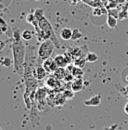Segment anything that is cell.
<instances>
[{
    "mask_svg": "<svg viewBox=\"0 0 128 130\" xmlns=\"http://www.w3.org/2000/svg\"><path fill=\"white\" fill-rule=\"evenodd\" d=\"M117 9L119 10V15L118 18L120 20H123V19H126L128 17V4H122V7H117Z\"/></svg>",
    "mask_w": 128,
    "mask_h": 130,
    "instance_id": "obj_14",
    "label": "cell"
},
{
    "mask_svg": "<svg viewBox=\"0 0 128 130\" xmlns=\"http://www.w3.org/2000/svg\"><path fill=\"white\" fill-rule=\"evenodd\" d=\"M38 22H39V27L42 29V31L44 33L45 39H46V40H47V39H50V40L55 44V46L58 48V47H59V42H58V40H57V38H56V35H55V33H54V30H53V28H52L51 23L49 22V20L46 19L45 16H43L38 20Z\"/></svg>",
    "mask_w": 128,
    "mask_h": 130,
    "instance_id": "obj_3",
    "label": "cell"
},
{
    "mask_svg": "<svg viewBox=\"0 0 128 130\" xmlns=\"http://www.w3.org/2000/svg\"><path fill=\"white\" fill-rule=\"evenodd\" d=\"M124 111H125L126 114H128V102L125 104V106H124Z\"/></svg>",
    "mask_w": 128,
    "mask_h": 130,
    "instance_id": "obj_31",
    "label": "cell"
},
{
    "mask_svg": "<svg viewBox=\"0 0 128 130\" xmlns=\"http://www.w3.org/2000/svg\"><path fill=\"white\" fill-rule=\"evenodd\" d=\"M81 1H82V0H70V2H71L72 4H78Z\"/></svg>",
    "mask_w": 128,
    "mask_h": 130,
    "instance_id": "obj_29",
    "label": "cell"
},
{
    "mask_svg": "<svg viewBox=\"0 0 128 130\" xmlns=\"http://www.w3.org/2000/svg\"><path fill=\"white\" fill-rule=\"evenodd\" d=\"M82 2H84L85 4H87L88 6H91L93 8L104 6V2L102 0H82Z\"/></svg>",
    "mask_w": 128,
    "mask_h": 130,
    "instance_id": "obj_15",
    "label": "cell"
},
{
    "mask_svg": "<svg viewBox=\"0 0 128 130\" xmlns=\"http://www.w3.org/2000/svg\"><path fill=\"white\" fill-rule=\"evenodd\" d=\"M35 18H36V17H35V15H34V12H33V13L30 12V13H28L27 16H26V21H27L29 24H31L32 22L35 20Z\"/></svg>",
    "mask_w": 128,
    "mask_h": 130,
    "instance_id": "obj_26",
    "label": "cell"
},
{
    "mask_svg": "<svg viewBox=\"0 0 128 130\" xmlns=\"http://www.w3.org/2000/svg\"><path fill=\"white\" fill-rule=\"evenodd\" d=\"M42 66L47 71V73H54L58 68V66L56 65V63L54 62V60L52 58H48L46 60H44L42 62Z\"/></svg>",
    "mask_w": 128,
    "mask_h": 130,
    "instance_id": "obj_8",
    "label": "cell"
},
{
    "mask_svg": "<svg viewBox=\"0 0 128 130\" xmlns=\"http://www.w3.org/2000/svg\"><path fill=\"white\" fill-rule=\"evenodd\" d=\"M63 95L66 99H72L75 96V92L72 89H66L63 91Z\"/></svg>",
    "mask_w": 128,
    "mask_h": 130,
    "instance_id": "obj_21",
    "label": "cell"
},
{
    "mask_svg": "<svg viewBox=\"0 0 128 130\" xmlns=\"http://www.w3.org/2000/svg\"><path fill=\"white\" fill-rule=\"evenodd\" d=\"M107 25H108L111 29L116 28V27H117V18L112 16L110 14H107Z\"/></svg>",
    "mask_w": 128,
    "mask_h": 130,
    "instance_id": "obj_17",
    "label": "cell"
},
{
    "mask_svg": "<svg viewBox=\"0 0 128 130\" xmlns=\"http://www.w3.org/2000/svg\"><path fill=\"white\" fill-rule=\"evenodd\" d=\"M34 15H35L37 20H39L41 17L44 16V10L41 9V8H38V9H36V10L34 11Z\"/></svg>",
    "mask_w": 128,
    "mask_h": 130,
    "instance_id": "obj_24",
    "label": "cell"
},
{
    "mask_svg": "<svg viewBox=\"0 0 128 130\" xmlns=\"http://www.w3.org/2000/svg\"><path fill=\"white\" fill-rule=\"evenodd\" d=\"M124 93H125V95L128 97V86L125 87V89H124Z\"/></svg>",
    "mask_w": 128,
    "mask_h": 130,
    "instance_id": "obj_32",
    "label": "cell"
},
{
    "mask_svg": "<svg viewBox=\"0 0 128 130\" xmlns=\"http://www.w3.org/2000/svg\"><path fill=\"white\" fill-rule=\"evenodd\" d=\"M66 70L70 73H72V75L74 76V78H82L84 75V71L83 69H81L79 67H76L75 65L69 64L66 67Z\"/></svg>",
    "mask_w": 128,
    "mask_h": 130,
    "instance_id": "obj_9",
    "label": "cell"
},
{
    "mask_svg": "<svg viewBox=\"0 0 128 130\" xmlns=\"http://www.w3.org/2000/svg\"><path fill=\"white\" fill-rule=\"evenodd\" d=\"M8 29H9V27H8L7 23L3 20V18L0 17V33H5Z\"/></svg>",
    "mask_w": 128,
    "mask_h": 130,
    "instance_id": "obj_22",
    "label": "cell"
},
{
    "mask_svg": "<svg viewBox=\"0 0 128 130\" xmlns=\"http://www.w3.org/2000/svg\"><path fill=\"white\" fill-rule=\"evenodd\" d=\"M126 2V0H117V3L119 4V5H122V4H124Z\"/></svg>",
    "mask_w": 128,
    "mask_h": 130,
    "instance_id": "obj_30",
    "label": "cell"
},
{
    "mask_svg": "<svg viewBox=\"0 0 128 130\" xmlns=\"http://www.w3.org/2000/svg\"><path fill=\"white\" fill-rule=\"evenodd\" d=\"M86 59H87V62L94 63L99 59V55L96 54L95 52H88L87 55H86Z\"/></svg>",
    "mask_w": 128,
    "mask_h": 130,
    "instance_id": "obj_19",
    "label": "cell"
},
{
    "mask_svg": "<svg viewBox=\"0 0 128 130\" xmlns=\"http://www.w3.org/2000/svg\"><path fill=\"white\" fill-rule=\"evenodd\" d=\"M0 130H2V128H1V127H0Z\"/></svg>",
    "mask_w": 128,
    "mask_h": 130,
    "instance_id": "obj_35",
    "label": "cell"
},
{
    "mask_svg": "<svg viewBox=\"0 0 128 130\" xmlns=\"http://www.w3.org/2000/svg\"><path fill=\"white\" fill-rule=\"evenodd\" d=\"M82 37V32L80 31L78 28H74L73 33H72V40H77Z\"/></svg>",
    "mask_w": 128,
    "mask_h": 130,
    "instance_id": "obj_23",
    "label": "cell"
},
{
    "mask_svg": "<svg viewBox=\"0 0 128 130\" xmlns=\"http://www.w3.org/2000/svg\"><path fill=\"white\" fill-rule=\"evenodd\" d=\"M72 57L73 61L79 57H83V56H86L87 53L89 52L88 48L86 45H83V46H72V47H69L66 50Z\"/></svg>",
    "mask_w": 128,
    "mask_h": 130,
    "instance_id": "obj_5",
    "label": "cell"
},
{
    "mask_svg": "<svg viewBox=\"0 0 128 130\" xmlns=\"http://www.w3.org/2000/svg\"><path fill=\"white\" fill-rule=\"evenodd\" d=\"M53 60H54V62L56 63V65H57L58 67H61V68H66V67L69 65L67 59H66L65 56H64V54L63 55H61V54L56 55V56L53 58Z\"/></svg>",
    "mask_w": 128,
    "mask_h": 130,
    "instance_id": "obj_11",
    "label": "cell"
},
{
    "mask_svg": "<svg viewBox=\"0 0 128 130\" xmlns=\"http://www.w3.org/2000/svg\"><path fill=\"white\" fill-rule=\"evenodd\" d=\"M45 85L47 88H51V89H56V88H60L62 83L60 80L55 76V75H50L48 76L45 80Z\"/></svg>",
    "mask_w": 128,
    "mask_h": 130,
    "instance_id": "obj_7",
    "label": "cell"
},
{
    "mask_svg": "<svg viewBox=\"0 0 128 130\" xmlns=\"http://www.w3.org/2000/svg\"><path fill=\"white\" fill-rule=\"evenodd\" d=\"M72 33H73V29H70V28H63L61 29L60 31V37L63 39V40H70L72 39Z\"/></svg>",
    "mask_w": 128,
    "mask_h": 130,
    "instance_id": "obj_13",
    "label": "cell"
},
{
    "mask_svg": "<svg viewBox=\"0 0 128 130\" xmlns=\"http://www.w3.org/2000/svg\"><path fill=\"white\" fill-rule=\"evenodd\" d=\"M33 76L39 81V80H43L44 78H46L47 76V71L44 69V67L42 64H37L35 65L34 69H33Z\"/></svg>",
    "mask_w": 128,
    "mask_h": 130,
    "instance_id": "obj_6",
    "label": "cell"
},
{
    "mask_svg": "<svg viewBox=\"0 0 128 130\" xmlns=\"http://www.w3.org/2000/svg\"><path fill=\"white\" fill-rule=\"evenodd\" d=\"M26 50L23 44V39L19 29H15L13 32V42H12V55H13V65L14 71L19 75H23L25 69V57Z\"/></svg>",
    "mask_w": 128,
    "mask_h": 130,
    "instance_id": "obj_1",
    "label": "cell"
},
{
    "mask_svg": "<svg viewBox=\"0 0 128 130\" xmlns=\"http://www.w3.org/2000/svg\"><path fill=\"white\" fill-rule=\"evenodd\" d=\"M86 62H87V59H86V56H83V57H79L77 59H75L73 61V64L75 65L76 67H79L81 69H83L86 65Z\"/></svg>",
    "mask_w": 128,
    "mask_h": 130,
    "instance_id": "obj_16",
    "label": "cell"
},
{
    "mask_svg": "<svg viewBox=\"0 0 128 130\" xmlns=\"http://www.w3.org/2000/svg\"><path fill=\"white\" fill-rule=\"evenodd\" d=\"M5 45H6V42L3 41V40H0V51L3 50V48L5 47Z\"/></svg>",
    "mask_w": 128,
    "mask_h": 130,
    "instance_id": "obj_28",
    "label": "cell"
},
{
    "mask_svg": "<svg viewBox=\"0 0 128 130\" xmlns=\"http://www.w3.org/2000/svg\"><path fill=\"white\" fill-rule=\"evenodd\" d=\"M102 1H103V2H104V4H105V3H106V1H107V0H102Z\"/></svg>",
    "mask_w": 128,
    "mask_h": 130,
    "instance_id": "obj_34",
    "label": "cell"
},
{
    "mask_svg": "<svg viewBox=\"0 0 128 130\" xmlns=\"http://www.w3.org/2000/svg\"><path fill=\"white\" fill-rule=\"evenodd\" d=\"M84 88V81L82 78H74L73 81L71 82V89L74 92H79Z\"/></svg>",
    "mask_w": 128,
    "mask_h": 130,
    "instance_id": "obj_10",
    "label": "cell"
},
{
    "mask_svg": "<svg viewBox=\"0 0 128 130\" xmlns=\"http://www.w3.org/2000/svg\"><path fill=\"white\" fill-rule=\"evenodd\" d=\"M47 89L45 87L37 88L35 94V105L37 106L39 111H44V107L46 106V99H47Z\"/></svg>",
    "mask_w": 128,
    "mask_h": 130,
    "instance_id": "obj_4",
    "label": "cell"
},
{
    "mask_svg": "<svg viewBox=\"0 0 128 130\" xmlns=\"http://www.w3.org/2000/svg\"><path fill=\"white\" fill-rule=\"evenodd\" d=\"M5 5H6V4H4V3L2 2V0H0V8H3V7H5Z\"/></svg>",
    "mask_w": 128,
    "mask_h": 130,
    "instance_id": "obj_33",
    "label": "cell"
},
{
    "mask_svg": "<svg viewBox=\"0 0 128 130\" xmlns=\"http://www.w3.org/2000/svg\"><path fill=\"white\" fill-rule=\"evenodd\" d=\"M21 36H22V39L25 40V41H30L33 37V33L30 30H24L23 32L21 33Z\"/></svg>",
    "mask_w": 128,
    "mask_h": 130,
    "instance_id": "obj_20",
    "label": "cell"
},
{
    "mask_svg": "<svg viewBox=\"0 0 128 130\" xmlns=\"http://www.w3.org/2000/svg\"><path fill=\"white\" fill-rule=\"evenodd\" d=\"M55 47H56L55 44L50 39L42 41L39 48H38V52H37V63L42 64V62L44 60H46L48 58H51Z\"/></svg>",
    "mask_w": 128,
    "mask_h": 130,
    "instance_id": "obj_2",
    "label": "cell"
},
{
    "mask_svg": "<svg viewBox=\"0 0 128 130\" xmlns=\"http://www.w3.org/2000/svg\"><path fill=\"white\" fill-rule=\"evenodd\" d=\"M1 63H2L3 66L8 67V66H10V65L13 63V60H11V59H10V58H8V57H5V58L1 59Z\"/></svg>",
    "mask_w": 128,
    "mask_h": 130,
    "instance_id": "obj_25",
    "label": "cell"
},
{
    "mask_svg": "<svg viewBox=\"0 0 128 130\" xmlns=\"http://www.w3.org/2000/svg\"><path fill=\"white\" fill-rule=\"evenodd\" d=\"M35 1H39V0H35Z\"/></svg>",
    "mask_w": 128,
    "mask_h": 130,
    "instance_id": "obj_36",
    "label": "cell"
},
{
    "mask_svg": "<svg viewBox=\"0 0 128 130\" xmlns=\"http://www.w3.org/2000/svg\"><path fill=\"white\" fill-rule=\"evenodd\" d=\"M117 126H118V124H113V125H111V126L104 127V129H103V130H116Z\"/></svg>",
    "mask_w": 128,
    "mask_h": 130,
    "instance_id": "obj_27",
    "label": "cell"
},
{
    "mask_svg": "<svg viewBox=\"0 0 128 130\" xmlns=\"http://www.w3.org/2000/svg\"><path fill=\"white\" fill-rule=\"evenodd\" d=\"M67 70L66 68H61V67H58L57 70L54 72V75L59 79V80H63L64 77H65V74H66Z\"/></svg>",
    "mask_w": 128,
    "mask_h": 130,
    "instance_id": "obj_18",
    "label": "cell"
},
{
    "mask_svg": "<svg viewBox=\"0 0 128 130\" xmlns=\"http://www.w3.org/2000/svg\"><path fill=\"white\" fill-rule=\"evenodd\" d=\"M101 95H94V96H92V97L90 98V99H87V100H85L84 101V104L86 105V106H98V105H100L101 104Z\"/></svg>",
    "mask_w": 128,
    "mask_h": 130,
    "instance_id": "obj_12",
    "label": "cell"
}]
</instances>
